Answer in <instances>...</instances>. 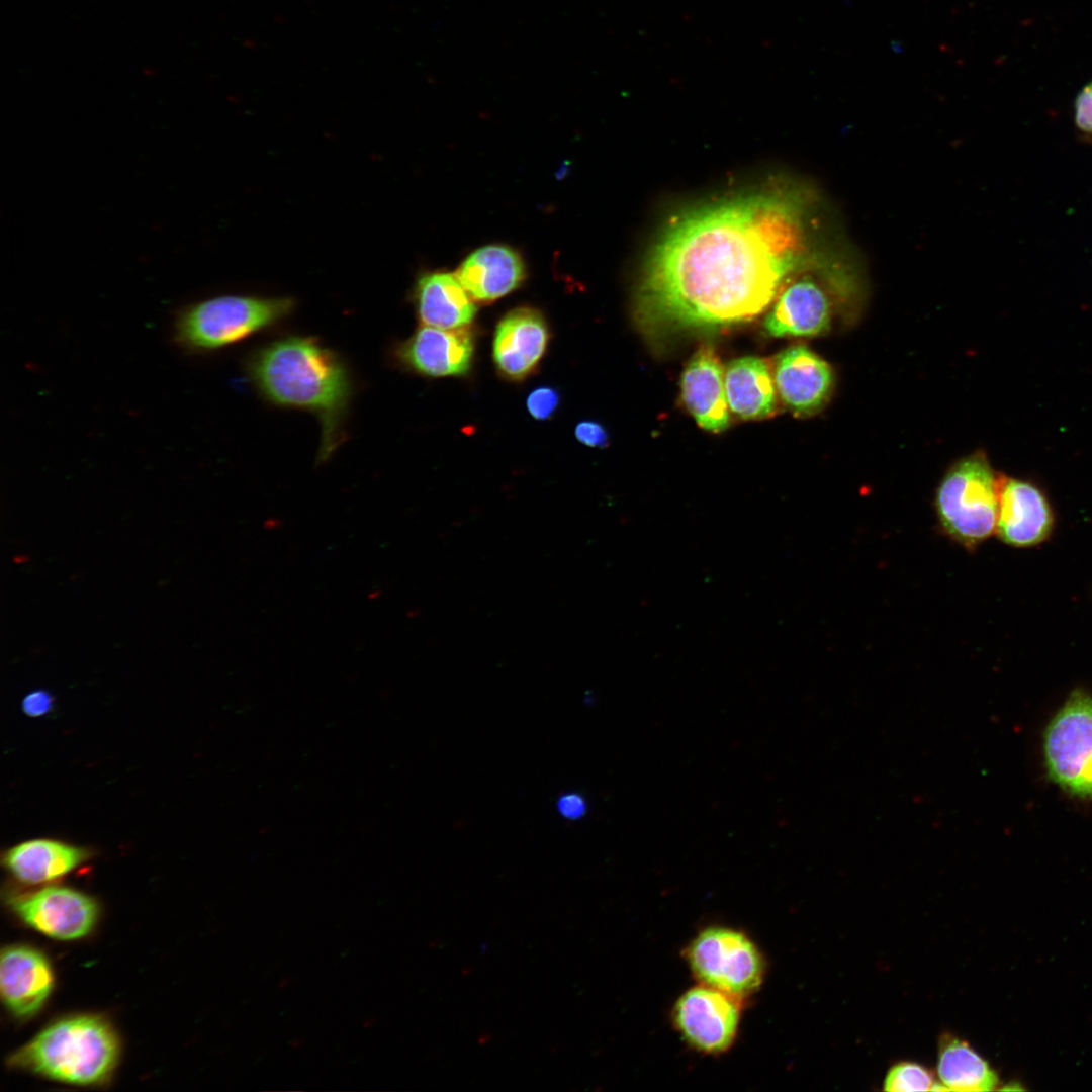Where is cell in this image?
<instances>
[{
  "mask_svg": "<svg viewBox=\"0 0 1092 1092\" xmlns=\"http://www.w3.org/2000/svg\"><path fill=\"white\" fill-rule=\"evenodd\" d=\"M802 201L760 192L707 204L674 219L654 246L636 316L655 335L751 321L804 267Z\"/></svg>",
  "mask_w": 1092,
  "mask_h": 1092,
  "instance_id": "cell-1",
  "label": "cell"
},
{
  "mask_svg": "<svg viewBox=\"0 0 1092 1092\" xmlns=\"http://www.w3.org/2000/svg\"><path fill=\"white\" fill-rule=\"evenodd\" d=\"M245 375L267 403L312 414L321 426L316 463L347 438L354 380L345 359L315 337L284 335L245 357Z\"/></svg>",
  "mask_w": 1092,
  "mask_h": 1092,
  "instance_id": "cell-2",
  "label": "cell"
},
{
  "mask_svg": "<svg viewBox=\"0 0 1092 1092\" xmlns=\"http://www.w3.org/2000/svg\"><path fill=\"white\" fill-rule=\"evenodd\" d=\"M119 1058V1040L111 1025L94 1015L58 1020L41 1030L8 1060L11 1067L71 1084L104 1083Z\"/></svg>",
  "mask_w": 1092,
  "mask_h": 1092,
  "instance_id": "cell-3",
  "label": "cell"
},
{
  "mask_svg": "<svg viewBox=\"0 0 1092 1092\" xmlns=\"http://www.w3.org/2000/svg\"><path fill=\"white\" fill-rule=\"evenodd\" d=\"M294 309L288 296L220 295L181 308L173 339L188 352H211L276 327Z\"/></svg>",
  "mask_w": 1092,
  "mask_h": 1092,
  "instance_id": "cell-4",
  "label": "cell"
},
{
  "mask_svg": "<svg viewBox=\"0 0 1092 1092\" xmlns=\"http://www.w3.org/2000/svg\"><path fill=\"white\" fill-rule=\"evenodd\" d=\"M998 507L999 478L979 455L957 463L941 480L935 497L940 528L967 549L994 533Z\"/></svg>",
  "mask_w": 1092,
  "mask_h": 1092,
  "instance_id": "cell-5",
  "label": "cell"
},
{
  "mask_svg": "<svg viewBox=\"0 0 1092 1092\" xmlns=\"http://www.w3.org/2000/svg\"><path fill=\"white\" fill-rule=\"evenodd\" d=\"M1044 758L1051 779L1065 791L1092 798V698L1075 691L1044 733Z\"/></svg>",
  "mask_w": 1092,
  "mask_h": 1092,
  "instance_id": "cell-6",
  "label": "cell"
},
{
  "mask_svg": "<svg viewBox=\"0 0 1092 1092\" xmlns=\"http://www.w3.org/2000/svg\"><path fill=\"white\" fill-rule=\"evenodd\" d=\"M688 960L704 985L735 998L752 993L763 976L758 949L743 933L733 929L704 930L691 943Z\"/></svg>",
  "mask_w": 1092,
  "mask_h": 1092,
  "instance_id": "cell-7",
  "label": "cell"
},
{
  "mask_svg": "<svg viewBox=\"0 0 1092 1092\" xmlns=\"http://www.w3.org/2000/svg\"><path fill=\"white\" fill-rule=\"evenodd\" d=\"M10 906L31 928L60 940L86 936L94 928L99 914L93 898L57 886L12 897Z\"/></svg>",
  "mask_w": 1092,
  "mask_h": 1092,
  "instance_id": "cell-8",
  "label": "cell"
},
{
  "mask_svg": "<svg viewBox=\"0 0 1092 1092\" xmlns=\"http://www.w3.org/2000/svg\"><path fill=\"white\" fill-rule=\"evenodd\" d=\"M474 339L467 329L422 326L389 351L393 364L427 377L464 375L470 369Z\"/></svg>",
  "mask_w": 1092,
  "mask_h": 1092,
  "instance_id": "cell-9",
  "label": "cell"
},
{
  "mask_svg": "<svg viewBox=\"0 0 1092 1092\" xmlns=\"http://www.w3.org/2000/svg\"><path fill=\"white\" fill-rule=\"evenodd\" d=\"M674 1021L686 1040L699 1051L720 1053L733 1042L739 1022L735 997L709 986L687 991L674 1007Z\"/></svg>",
  "mask_w": 1092,
  "mask_h": 1092,
  "instance_id": "cell-10",
  "label": "cell"
},
{
  "mask_svg": "<svg viewBox=\"0 0 1092 1092\" xmlns=\"http://www.w3.org/2000/svg\"><path fill=\"white\" fill-rule=\"evenodd\" d=\"M548 342V325L539 310L526 306L511 310L494 332L492 356L497 371L510 380L526 378L540 363Z\"/></svg>",
  "mask_w": 1092,
  "mask_h": 1092,
  "instance_id": "cell-11",
  "label": "cell"
},
{
  "mask_svg": "<svg viewBox=\"0 0 1092 1092\" xmlns=\"http://www.w3.org/2000/svg\"><path fill=\"white\" fill-rule=\"evenodd\" d=\"M833 295L811 277L788 285L764 318L772 337H812L827 332L834 317Z\"/></svg>",
  "mask_w": 1092,
  "mask_h": 1092,
  "instance_id": "cell-12",
  "label": "cell"
},
{
  "mask_svg": "<svg viewBox=\"0 0 1092 1092\" xmlns=\"http://www.w3.org/2000/svg\"><path fill=\"white\" fill-rule=\"evenodd\" d=\"M772 376L781 400L797 415L818 411L833 382L829 365L802 345L789 347L777 356Z\"/></svg>",
  "mask_w": 1092,
  "mask_h": 1092,
  "instance_id": "cell-13",
  "label": "cell"
},
{
  "mask_svg": "<svg viewBox=\"0 0 1092 1092\" xmlns=\"http://www.w3.org/2000/svg\"><path fill=\"white\" fill-rule=\"evenodd\" d=\"M53 981L51 966L38 950L26 945H12L2 949L1 998L15 1017L28 1018L34 1015L49 998Z\"/></svg>",
  "mask_w": 1092,
  "mask_h": 1092,
  "instance_id": "cell-14",
  "label": "cell"
},
{
  "mask_svg": "<svg viewBox=\"0 0 1092 1092\" xmlns=\"http://www.w3.org/2000/svg\"><path fill=\"white\" fill-rule=\"evenodd\" d=\"M725 370L710 346H702L688 362L680 379L681 399L697 424L720 433L729 426Z\"/></svg>",
  "mask_w": 1092,
  "mask_h": 1092,
  "instance_id": "cell-15",
  "label": "cell"
},
{
  "mask_svg": "<svg viewBox=\"0 0 1092 1092\" xmlns=\"http://www.w3.org/2000/svg\"><path fill=\"white\" fill-rule=\"evenodd\" d=\"M1053 527L1050 506L1032 484L1013 478H999V507L996 531L1012 546L1024 547L1044 540Z\"/></svg>",
  "mask_w": 1092,
  "mask_h": 1092,
  "instance_id": "cell-16",
  "label": "cell"
},
{
  "mask_svg": "<svg viewBox=\"0 0 1092 1092\" xmlns=\"http://www.w3.org/2000/svg\"><path fill=\"white\" fill-rule=\"evenodd\" d=\"M456 276L473 300L490 302L512 292L523 282L525 266L511 248L489 245L470 254Z\"/></svg>",
  "mask_w": 1092,
  "mask_h": 1092,
  "instance_id": "cell-17",
  "label": "cell"
},
{
  "mask_svg": "<svg viewBox=\"0 0 1092 1092\" xmlns=\"http://www.w3.org/2000/svg\"><path fill=\"white\" fill-rule=\"evenodd\" d=\"M420 322L440 329H461L470 324L476 306L456 275L445 272L422 274L412 294Z\"/></svg>",
  "mask_w": 1092,
  "mask_h": 1092,
  "instance_id": "cell-18",
  "label": "cell"
},
{
  "mask_svg": "<svg viewBox=\"0 0 1092 1092\" xmlns=\"http://www.w3.org/2000/svg\"><path fill=\"white\" fill-rule=\"evenodd\" d=\"M90 852L54 839H31L3 854V864L18 881L36 885L58 880L86 861Z\"/></svg>",
  "mask_w": 1092,
  "mask_h": 1092,
  "instance_id": "cell-19",
  "label": "cell"
},
{
  "mask_svg": "<svg viewBox=\"0 0 1092 1092\" xmlns=\"http://www.w3.org/2000/svg\"><path fill=\"white\" fill-rule=\"evenodd\" d=\"M729 411L742 420H762L776 412L777 393L766 361L753 356L732 360L725 369Z\"/></svg>",
  "mask_w": 1092,
  "mask_h": 1092,
  "instance_id": "cell-20",
  "label": "cell"
},
{
  "mask_svg": "<svg viewBox=\"0 0 1092 1092\" xmlns=\"http://www.w3.org/2000/svg\"><path fill=\"white\" fill-rule=\"evenodd\" d=\"M937 1073L947 1091H992L998 1077L966 1040L943 1033L938 1042Z\"/></svg>",
  "mask_w": 1092,
  "mask_h": 1092,
  "instance_id": "cell-21",
  "label": "cell"
},
{
  "mask_svg": "<svg viewBox=\"0 0 1092 1092\" xmlns=\"http://www.w3.org/2000/svg\"><path fill=\"white\" fill-rule=\"evenodd\" d=\"M884 1090L893 1092L947 1091L941 1083L935 1081L928 1069L911 1062H900L891 1067L884 1081Z\"/></svg>",
  "mask_w": 1092,
  "mask_h": 1092,
  "instance_id": "cell-22",
  "label": "cell"
},
{
  "mask_svg": "<svg viewBox=\"0 0 1092 1092\" xmlns=\"http://www.w3.org/2000/svg\"><path fill=\"white\" fill-rule=\"evenodd\" d=\"M560 403L559 391L552 386L534 388L527 396L526 406L529 414L538 421L552 418Z\"/></svg>",
  "mask_w": 1092,
  "mask_h": 1092,
  "instance_id": "cell-23",
  "label": "cell"
},
{
  "mask_svg": "<svg viewBox=\"0 0 1092 1092\" xmlns=\"http://www.w3.org/2000/svg\"><path fill=\"white\" fill-rule=\"evenodd\" d=\"M575 438L583 445L594 448H605L609 444L607 429L594 420H583L574 429Z\"/></svg>",
  "mask_w": 1092,
  "mask_h": 1092,
  "instance_id": "cell-24",
  "label": "cell"
},
{
  "mask_svg": "<svg viewBox=\"0 0 1092 1092\" xmlns=\"http://www.w3.org/2000/svg\"><path fill=\"white\" fill-rule=\"evenodd\" d=\"M1075 124L1084 134L1092 136V82L1084 86L1076 96Z\"/></svg>",
  "mask_w": 1092,
  "mask_h": 1092,
  "instance_id": "cell-25",
  "label": "cell"
},
{
  "mask_svg": "<svg viewBox=\"0 0 1092 1092\" xmlns=\"http://www.w3.org/2000/svg\"><path fill=\"white\" fill-rule=\"evenodd\" d=\"M54 706L52 695L44 690H35L22 700V710L30 717H39L49 713Z\"/></svg>",
  "mask_w": 1092,
  "mask_h": 1092,
  "instance_id": "cell-26",
  "label": "cell"
},
{
  "mask_svg": "<svg viewBox=\"0 0 1092 1092\" xmlns=\"http://www.w3.org/2000/svg\"><path fill=\"white\" fill-rule=\"evenodd\" d=\"M560 813L569 819H576L584 815L586 803L580 795L566 794L558 801Z\"/></svg>",
  "mask_w": 1092,
  "mask_h": 1092,
  "instance_id": "cell-27",
  "label": "cell"
}]
</instances>
